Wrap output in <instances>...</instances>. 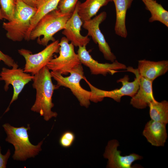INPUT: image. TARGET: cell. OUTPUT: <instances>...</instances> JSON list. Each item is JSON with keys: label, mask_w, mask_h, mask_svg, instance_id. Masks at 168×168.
Masks as SVG:
<instances>
[{"label": "cell", "mask_w": 168, "mask_h": 168, "mask_svg": "<svg viewBox=\"0 0 168 168\" xmlns=\"http://www.w3.org/2000/svg\"><path fill=\"white\" fill-rule=\"evenodd\" d=\"M114 3L116 19L114 30L116 35L125 38L128 36L126 26V17L127 10L131 7L133 0H112Z\"/></svg>", "instance_id": "e0dca14e"}, {"label": "cell", "mask_w": 168, "mask_h": 168, "mask_svg": "<svg viewBox=\"0 0 168 168\" xmlns=\"http://www.w3.org/2000/svg\"><path fill=\"white\" fill-rule=\"evenodd\" d=\"M111 2V0H86L77 3L78 14L83 21L89 20L97 14L102 7Z\"/></svg>", "instance_id": "d6986e66"}, {"label": "cell", "mask_w": 168, "mask_h": 168, "mask_svg": "<svg viewBox=\"0 0 168 168\" xmlns=\"http://www.w3.org/2000/svg\"><path fill=\"white\" fill-rule=\"evenodd\" d=\"M51 76L57 82V85L68 88L77 98L80 105L86 108L90 104L92 93L82 88L80 84V82L84 79L83 68L82 64L77 67L70 73V75L64 77L60 73L51 71Z\"/></svg>", "instance_id": "8992f818"}, {"label": "cell", "mask_w": 168, "mask_h": 168, "mask_svg": "<svg viewBox=\"0 0 168 168\" xmlns=\"http://www.w3.org/2000/svg\"><path fill=\"white\" fill-rule=\"evenodd\" d=\"M107 13L102 12L93 18L83 22V27L88 31V36H90L93 41L98 44L100 51L102 53L104 58L112 62L116 60V57L112 52L104 36L101 32L100 25L106 19Z\"/></svg>", "instance_id": "30bf717a"}, {"label": "cell", "mask_w": 168, "mask_h": 168, "mask_svg": "<svg viewBox=\"0 0 168 168\" xmlns=\"http://www.w3.org/2000/svg\"><path fill=\"white\" fill-rule=\"evenodd\" d=\"M17 0H0V5L3 19L8 21L13 18Z\"/></svg>", "instance_id": "7402d4cb"}, {"label": "cell", "mask_w": 168, "mask_h": 168, "mask_svg": "<svg viewBox=\"0 0 168 168\" xmlns=\"http://www.w3.org/2000/svg\"><path fill=\"white\" fill-rule=\"evenodd\" d=\"M72 14L64 13L58 9L47 14L38 22L32 30L30 35V40L37 39V43L46 46L49 42L56 40L54 35L59 31L63 30L65 24Z\"/></svg>", "instance_id": "3957f363"}, {"label": "cell", "mask_w": 168, "mask_h": 168, "mask_svg": "<svg viewBox=\"0 0 168 168\" xmlns=\"http://www.w3.org/2000/svg\"><path fill=\"white\" fill-rule=\"evenodd\" d=\"M111 1H112V0H111Z\"/></svg>", "instance_id": "f546056e"}, {"label": "cell", "mask_w": 168, "mask_h": 168, "mask_svg": "<svg viewBox=\"0 0 168 168\" xmlns=\"http://www.w3.org/2000/svg\"><path fill=\"white\" fill-rule=\"evenodd\" d=\"M126 69L127 71L131 72L135 75L134 80L132 82H129L128 76L125 75L123 78L117 81V82L121 83V87L119 89L111 91H105L98 89L91 85L85 78L84 80L89 85L92 93L91 101L97 103L102 101L105 97H108L119 102L121 97L124 96L133 97L139 88L138 72L137 69H134L131 67H127Z\"/></svg>", "instance_id": "5b68a950"}, {"label": "cell", "mask_w": 168, "mask_h": 168, "mask_svg": "<svg viewBox=\"0 0 168 168\" xmlns=\"http://www.w3.org/2000/svg\"><path fill=\"white\" fill-rule=\"evenodd\" d=\"M166 124L151 120L146 124L142 135L152 145L164 146L167 138Z\"/></svg>", "instance_id": "5bb4252c"}, {"label": "cell", "mask_w": 168, "mask_h": 168, "mask_svg": "<svg viewBox=\"0 0 168 168\" xmlns=\"http://www.w3.org/2000/svg\"><path fill=\"white\" fill-rule=\"evenodd\" d=\"M3 19L2 15V12L1 10V6L0 5V20H2Z\"/></svg>", "instance_id": "83f0119b"}, {"label": "cell", "mask_w": 168, "mask_h": 168, "mask_svg": "<svg viewBox=\"0 0 168 168\" xmlns=\"http://www.w3.org/2000/svg\"><path fill=\"white\" fill-rule=\"evenodd\" d=\"M59 42L58 40H55L46 46L41 51L34 54L26 49H19V53L24 57L26 63L23 69L24 72L34 75L46 66L53 58L54 54L59 52Z\"/></svg>", "instance_id": "ba28073f"}, {"label": "cell", "mask_w": 168, "mask_h": 168, "mask_svg": "<svg viewBox=\"0 0 168 168\" xmlns=\"http://www.w3.org/2000/svg\"><path fill=\"white\" fill-rule=\"evenodd\" d=\"M0 59L5 64L9 67H12L18 65L11 57L4 54L1 50H0Z\"/></svg>", "instance_id": "d4e9b609"}, {"label": "cell", "mask_w": 168, "mask_h": 168, "mask_svg": "<svg viewBox=\"0 0 168 168\" xmlns=\"http://www.w3.org/2000/svg\"><path fill=\"white\" fill-rule=\"evenodd\" d=\"M18 65L8 69L3 67L0 72V80L5 82L4 90L7 91L9 89V86L11 85L13 89L12 98L9 106L4 113L9 110L10 105L16 100L18 96L26 85L32 81L34 76L24 72V69L18 68Z\"/></svg>", "instance_id": "9c48e42d"}, {"label": "cell", "mask_w": 168, "mask_h": 168, "mask_svg": "<svg viewBox=\"0 0 168 168\" xmlns=\"http://www.w3.org/2000/svg\"><path fill=\"white\" fill-rule=\"evenodd\" d=\"M151 120L167 124L168 123V102L164 100L158 102L156 100L149 105Z\"/></svg>", "instance_id": "44dd1931"}, {"label": "cell", "mask_w": 168, "mask_h": 168, "mask_svg": "<svg viewBox=\"0 0 168 168\" xmlns=\"http://www.w3.org/2000/svg\"><path fill=\"white\" fill-rule=\"evenodd\" d=\"M60 0H37L35 5L36 11L31 19L30 27L25 38V40H30V35L31 32L42 17L58 9Z\"/></svg>", "instance_id": "ac0fdd59"}, {"label": "cell", "mask_w": 168, "mask_h": 168, "mask_svg": "<svg viewBox=\"0 0 168 168\" xmlns=\"http://www.w3.org/2000/svg\"><path fill=\"white\" fill-rule=\"evenodd\" d=\"M74 133L71 131L64 132L60 137L59 140L60 145L62 147L67 148L70 147L75 139Z\"/></svg>", "instance_id": "cb8c5ba5"}, {"label": "cell", "mask_w": 168, "mask_h": 168, "mask_svg": "<svg viewBox=\"0 0 168 168\" xmlns=\"http://www.w3.org/2000/svg\"><path fill=\"white\" fill-rule=\"evenodd\" d=\"M1 61V60L0 59V61Z\"/></svg>", "instance_id": "f1b7e54d"}, {"label": "cell", "mask_w": 168, "mask_h": 168, "mask_svg": "<svg viewBox=\"0 0 168 168\" xmlns=\"http://www.w3.org/2000/svg\"><path fill=\"white\" fill-rule=\"evenodd\" d=\"M1 150L0 146V168H6L8 159L11 155L10 151L8 149L6 153L3 155L1 153Z\"/></svg>", "instance_id": "484cf974"}, {"label": "cell", "mask_w": 168, "mask_h": 168, "mask_svg": "<svg viewBox=\"0 0 168 168\" xmlns=\"http://www.w3.org/2000/svg\"><path fill=\"white\" fill-rule=\"evenodd\" d=\"M83 24V21L78 13L77 3L73 13L67 21L62 32L74 46H86L90 41L88 36H84L81 34V27Z\"/></svg>", "instance_id": "4fadbf2b"}, {"label": "cell", "mask_w": 168, "mask_h": 168, "mask_svg": "<svg viewBox=\"0 0 168 168\" xmlns=\"http://www.w3.org/2000/svg\"><path fill=\"white\" fill-rule=\"evenodd\" d=\"M2 126L7 135L5 141L14 147L12 156L14 160L25 161L35 157L41 151L43 140L36 145L33 144L30 141L28 133V131L30 129V124H28L26 127H16L7 123Z\"/></svg>", "instance_id": "7a4b0ae2"}, {"label": "cell", "mask_w": 168, "mask_h": 168, "mask_svg": "<svg viewBox=\"0 0 168 168\" xmlns=\"http://www.w3.org/2000/svg\"><path fill=\"white\" fill-rule=\"evenodd\" d=\"M138 76L139 88L136 94L132 97L130 104L135 108L143 109L156 100L153 95V82L142 77L138 72Z\"/></svg>", "instance_id": "9a60e30c"}, {"label": "cell", "mask_w": 168, "mask_h": 168, "mask_svg": "<svg viewBox=\"0 0 168 168\" xmlns=\"http://www.w3.org/2000/svg\"><path fill=\"white\" fill-rule=\"evenodd\" d=\"M137 70L143 78L153 82L156 78L165 74L168 70V61H151L143 59L138 61Z\"/></svg>", "instance_id": "2e32d148"}, {"label": "cell", "mask_w": 168, "mask_h": 168, "mask_svg": "<svg viewBox=\"0 0 168 168\" xmlns=\"http://www.w3.org/2000/svg\"><path fill=\"white\" fill-rule=\"evenodd\" d=\"M151 14L150 22L158 21L168 27V12L155 0H141Z\"/></svg>", "instance_id": "ffe728a7"}, {"label": "cell", "mask_w": 168, "mask_h": 168, "mask_svg": "<svg viewBox=\"0 0 168 168\" xmlns=\"http://www.w3.org/2000/svg\"><path fill=\"white\" fill-rule=\"evenodd\" d=\"M119 146L116 139L110 140L106 147L104 157L108 160L107 167L110 168H133V163L137 160H142L143 157L135 153L123 156L121 152L118 150Z\"/></svg>", "instance_id": "7c38bea8"}, {"label": "cell", "mask_w": 168, "mask_h": 168, "mask_svg": "<svg viewBox=\"0 0 168 168\" xmlns=\"http://www.w3.org/2000/svg\"><path fill=\"white\" fill-rule=\"evenodd\" d=\"M78 0H60L58 9L62 13L72 14Z\"/></svg>", "instance_id": "603a6c76"}, {"label": "cell", "mask_w": 168, "mask_h": 168, "mask_svg": "<svg viewBox=\"0 0 168 168\" xmlns=\"http://www.w3.org/2000/svg\"><path fill=\"white\" fill-rule=\"evenodd\" d=\"M24 2L28 5L35 8L37 0H22Z\"/></svg>", "instance_id": "4316f807"}, {"label": "cell", "mask_w": 168, "mask_h": 168, "mask_svg": "<svg viewBox=\"0 0 168 168\" xmlns=\"http://www.w3.org/2000/svg\"><path fill=\"white\" fill-rule=\"evenodd\" d=\"M36 11V8L28 5L22 0H17L13 18L2 24V27L7 32V37L14 42L21 41L25 39Z\"/></svg>", "instance_id": "277c9868"}, {"label": "cell", "mask_w": 168, "mask_h": 168, "mask_svg": "<svg viewBox=\"0 0 168 168\" xmlns=\"http://www.w3.org/2000/svg\"><path fill=\"white\" fill-rule=\"evenodd\" d=\"M65 37L61 38L59 42V56L52 59L46 65L51 71L67 75L82 64L75 51L74 46Z\"/></svg>", "instance_id": "52a82bcc"}, {"label": "cell", "mask_w": 168, "mask_h": 168, "mask_svg": "<svg viewBox=\"0 0 168 168\" xmlns=\"http://www.w3.org/2000/svg\"><path fill=\"white\" fill-rule=\"evenodd\" d=\"M77 54L82 64L88 67L92 74H101L106 76L113 75L122 69H125L126 66L116 60L112 63H101L94 59L86 49V46L78 47Z\"/></svg>", "instance_id": "8fae6325"}, {"label": "cell", "mask_w": 168, "mask_h": 168, "mask_svg": "<svg viewBox=\"0 0 168 168\" xmlns=\"http://www.w3.org/2000/svg\"><path fill=\"white\" fill-rule=\"evenodd\" d=\"M33 76L32 86L36 90V94L31 110L39 114L45 120L48 121L58 115L57 113L52 110L54 106L52 97L54 91L59 87L53 83L50 72L46 66Z\"/></svg>", "instance_id": "6da1fadb"}]
</instances>
